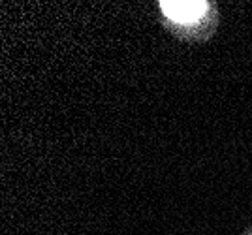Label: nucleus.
<instances>
[{"instance_id":"1","label":"nucleus","mask_w":252,"mask_h":235,"mask_svg":"<svg viewBox=\"0 0 252 235\" xmlns=\"http://www.w3.org/2000/svg\"><path fill=\"white\" fill-rule=\"evenodd\" d=\"M162 11L168 15L171 21L181 25H190L201 19L207 13V2H162Z\"/></svg>"}]
</instances>
